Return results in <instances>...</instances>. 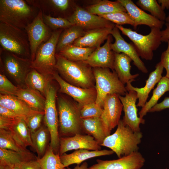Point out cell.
<instances>
[{
  "instance_id": "1",
  "label": "cell",
  "mask_w": 169,
  "mask_h": 169,
  "mask_svg": "<svg viewBox=\"0 0 169 169\" xmlns=\"http://www.w3.org/2000/svg\"><path fill=\"white\" fill-rule=\"evenodd\" d=\"M56 68L62 78L73 85L83 88L95 87V81L92 69L82 62L69 60L56 54Z\"/></svg>"
},
{
  "instance_id": "2",
  "label": "cell",
  "mask_w": 169,
  "mask_h": 169,
  "mask_svg": "<svg viewBox=\"0 0 169 169\" xmlns=\"http://www.w3.org/2000/svg\"><path fill=\"white\" fill-rule=\"evenodd\" d=\"M117 129L108 136L100 146L106 147L115 153L118 158L138 151L143 137L141 131L134 132L120 120Z\"/></svg>"
},
{
  "instance_id": "3",
  "label": "cell",
  "mask_w": 169,
  "mask_h": 169,
  "mask_svg": "<svg viewBox=\"0 0 169 169\" xmlns=\"http://www.w3.org/2000/svg\"><path fill=\"white\" fill-rule=\"evenodd\" d=\"M23 0H0V22L22 29L31 23L39 11Z\"/></svg>"
},
{
  "instance_id": "4",
  "label": "cell",
  "mask_w": 169,
  "mask_h": 169,
  "mask_svg": "<svg viewBox=\"0 0 169 169\" xmlns=\"http://www.w3.org/2000/svg\"><path fill=\"white\" fill-rule=\"evenodd\" d=\"M60 133L70 137L84 132L80 108L77 103L60 97L57 99Z\"/></svg>"
},
{
  "instance_id": "5",
  "label": "cell",
  "mask_w": 169,
  "mask_h": 169,
  "mask_svg": "<svg viewBox=\"0 0 169 169\" xmlns=\"http://www.w3.org/2000/svg\"><path fill=\"white\" fill-rule=\"evenodd\" d=\"M92 70L97 92L95 102L97 105L103 108L104 100L108 95H125L127 92L125 87L115 70L111 72L109 68H94Z\"/></svg>"
},
{
  "instance_id": "6",
  "label": "cell",
  "mask_w": 169,
  "mask_h": 169,
  "mask_svg": "<svg viewBox=\"0 0 169 169\" xmlns=\"http://www.w3.org/2000/svg\"><path fill=\"white\" fill-rule=\"evenodd\" d=\"M115 26L131 40L140 57L146 60L152 59L153 51L159 48L161 43L160 29L151 28L148 34L143 35L122 25L115 24Z\"/></svg>"
},
{
  "instance_id": "7",
  "label": "cell",
  "mask_w": 169,
  "mask_h": 169,
  "mask_svg": "<svg viewBox=\"0 0 169 169\" xmlns=\"http://www.w3.org/2000/svg\"><path fill=\"white\" fill-rule=\"evenodd\" d=\"M0 44L7 51L30 59L29 43L24 29L0 22Z\"/></svg>"
},
{
  "instance_id": "8",
  "label": "cell",
  "mask_w": 169,
  "mask_h": 169,
  "mask_svg": "<svg viewBox=\"0 0 169 169\" xmlns=\"http://www.w3.org/2000/svg\"><path fill=\"white\" fill-rule=\"evenodd\" d=\"M61 29L54 31L46 42L38 48L34 60L31 62V67L39 73L53 78L56 71V48Z\"/></svg>"
},
{
  "instance_id": "9",
  "label": "cell",
  "mask_w": 169,
  "mask_h": 169,
  "mask_svg": "<svg viewBox=\"0 0 169 169\" xmlns=\"http://www.w3.org/2000/svg\"><path fill=\"white\" fill-rule=\"evenodd\" d=\"M56 89L50 84L45 97L44 119V124L50 134L49 145L54 152L59 154L60 137L58 131L59 119L56 106Z\"/></svg>"
},
{
  "instance_id": "10",
  "label": "cell",
  "mask_w": 169,
  "mask_h": 169,
  "mask_svg": "<svg viewBox=\"0 0 169 169\" xmlns=\"http://www.w3.org/2000/svg\"><path fill=\"white\" fill-rule=\"evenodd\" d=\"M29 43L31 61L35 57L37 50L42 44L46 42L50 38L52 32L44 23L43 12L39 10L33 21L25 28Z\"/></svg>"
},
{
  "instance_id": "11",
  "label": "cell",
  "mask_w": 169,
  "mask_h": 169,
  "mask_svg": "<svg viewBox=\"0 0 169 169\" xmlns=\"http://www.w3.org/2000/svg\"><path fill=\"white\" fill-rule=\"evenodd\" d=\"M6 51L3 61L4 69L16 81L18 87L22 88V86L25 84L27 75L32 69L31 60Z\"/></svg>"
},
{
  "instance_id": "12",
  "label": "cell",
  "mask_w": 169,
  "mask_h": 169,
  "mask_svg": "<svg viewBox=\"0 0 169 169\" xmlns=\"http://www.w3.org/2000/svg\"><path fill=\"white\" fill-rule=\"evenodd\" d=\"M53 76L59 85V92L72 97L77 102L80 109L86 105L95 102L97 92L95 87L83 88L72 85L64 80L56 71L54 73Z\"/></svg>"
},
{
  "instance_id": "13",
  "label": "cell",
  "mask_w": 169,
  "mask_h": 169,
  "mask_svg": "<svg viewBox=\"0 0 169 169\" xmlns=\"http://www.w3.org/2000/svg\"><path fill=\"white\" fill-rule=\"evenodd\" d=\"M103 111L100 117L108 136L120 120L123 106L118 95L114 94L107 95L103 101Z\"/></svg>"
},
{
  "instance_id": "14",
  "label": "cell",
  "mask_w": 169,
  "mask_h": 169,
  "mask_svg": "<svg viewBox=\"0 0 169 169\" xmlns=\"http://www.w3.org/2000/svg\"><path fill=\"white\" fill-rule=\"evenodd\" d=\"M67 19L73 25L87 30L104 28H114L115 26L113 23L79 7H76L74 13Z\"/></svg>"
},
{
  "instance_id": "15",
  "label": "cell",
  "mask_w": 169,
  "mask_h": 169,
  "mask_svg": "<svg viewBox=\"0 0 169 169\" xmlns=\"http://www.w3.org/2000/svg\"><path fill=\"white\" fill-rule=\"evenodd\" d=\"M96 163L88 169H141L145 160L138 151L118 159L103 160L97 159Z\"/></svg>"
},
{
  "instance_id": "16",
  "label": "cell",
  "mask_w": 169,
  "mask_h": 169,
  "mask_svg": "<svg viewBox=\"0 0 169 169\" xmlns=\"http://www.w3.org/2000/svg\"><path fill=\"white\" fill-rule=\"evenodd\" d=\"M123 106L124 115L122 119L124 123L134 132L141 131L140 125L144 124L145 120L138 117L136 105L138 98L136 92L129 90L125 96L118 95Z\"/></svg>"
},
{
  "instance_id": "17",
  "label": "cell",
  "mask_w": 169,
  "mask_h": 169,
  "mask_svg": "<svg viewBox=\"0 0 169 169\" xmlns=\"http://www.w3.org/2000/svg\"><path fill=\"white\" fill-rule=\"evenodd\" d=\"M59 154L61 156L68 151L86 149L89 150H101V146L92 136L77 134L70 137H60Z\"/></svg>"
},
{
  "instance_id": "18",
  "label": "cell",
  "mask_w": 169,
  "mask_h": 169,
  "mask_svg": "<svg viewBox=\"0 0 169 169\" xmlns=\"http://www.w3.org/2000/svg\"><path fill=\"white\" fill-rule=\"evenodd\" d=\"M117 0L124 7L134 22L133 28L135 29L141 25H147L151 28L155 27L161 29L165 24V21L160 20L146 13L131 0Z\"/></svg>"
},
{
  "instance_id": "19",
  "label": "cell",
  "mask_w": 169,
  "mask_h": 169,
  "mask_svg": "<svg viewBox=\"0 0 169 169\" xmlns=\"http://www.w3.org/2000/svg\"><path fill=\"white\" fill-rule=\"evenodd\" d=\"M112 38L110 35L104 45L96 49L84 63L94 68H108L114 70L115 52L111 49Z\"/></svg>"
},
{
  "instance_id": "20",
  "label": "cell",
  "mask_w": 169,
  "mask_h": 169,
  "mask_svg": "<svg viewBox=\"0 0 169 169\" xmlns=\"http://www.w3.org/2000/svg\"><path fill=\"white\" fill-rule=\"evenodd\" d=\"M111 34L115 39V42L111 44V49L115 52L121 53L128 56L133 61V64L139 70L144 73L148 70L144 63L140 59L132 43L126 42L121 35L119 30L115 26L113 29Z\"/></svg>"
},
{
  "instance_id": "21",
  "label": "cell",
  "mask_w": 169,
  "mask_h": 169,
  "mask_svg": "<svg viewBox=\"0 0 169 169\" xmlns=\"http://www.w3.org/2000/svg\"><path fill=\"white\" fill-rule=\"evenodd\" d=\"M163 69L164 68L160 62L157 64L155 70L150 74L148 79L146 80V85L144 87L140 88L135 87L131 85V81H129L126 83L125 88L127 91L132 90L137 93L138 99V103L136 105L137 106L142 107L144 106L147 102L149 93L162 77V74Z\"/></svg>"
},
{
  "instance_id": "22",
  "label": "cell",
  "mask_w": 169,
  "mask_h": 169,
  "mask_svg": "<svg viewBox=\"0 0 169 169\" xmlns=\"http://www.w3.org/2000/svg\"><path fill=\"white\" fill-rule=\"evenodd\" d=\"M114 28H104L87 30L83 36L76 40L73 44L83 47L96 48L107 40Z\"/></svg>"
},
{
  "instance_id": "23",
  "label": "cell",
  "mask_w": 169,
  "mask_h": 169,
  "mask_svg": "<svg viewBox=\"0 0 169 169\" xmlns=\"http://www.w3.org/2000/svg\"><path fill=\"white\" fill-rule=\"evenodd\" d=\"M114 153L111 150L90 151L86 149H79L69 154L64 153L60 156V158L62 163L66 167L73 164L80 165L84 161L90 158L110 155Z\"/></svg>"
},
{
  "instance_id": "24",
  "label": "cell",
  "mask_w": 169,
  "mask_h": 169,
  "mask_svg": "<svg viewBox=\"0 0 169 169\" xmlns=\"http://www.w3.org/2000/svg\"><path fill=\"white\" fill-rule=\"evenodd\" d=\"M132 61L131 58L125 54L115 53L114 70L124 85L129 81H135V79L139 75L138 74L132 75L131 73Z\"/></svg>"
},
{
  "instance_id": "25",
  "label": "cell",
  "mask_w": 169,
  "mask_h": 169,
  "mask_svg": "<svg viewBox=\"0 0 169 169\" xmlns=\"http://www.w3.org/2000/svg\"><path fill=\"white\" fill-rule=\"evenodd\" d=\"M0 105L7 108L24 118L44 112L33 110L25 102L16 96L0 95Z\"/></svg>"
},
{
  "instance_id": "26",
  "label": "cell",
  "mask_w": 169,
  "mask_h": 169,
  "mask_svg": "<svg viewBox=\"0 0 169 169\" xmlns=\"http://www.w3.org/2000/svg\"><path fill=\"white\" fill-rule=\"evenodd\" d=\"M16 141L23 147H33L31 134L24 118L16 120L8 130Z\"/></svg>"
},
{
  "instance_id": "27",
  "label": "cell",
  "mask_w": 169,
  "mask_h": 169,
  "mask_svg": "<svg viewBox=\"0 0 169 169\" xmlns=\"http://www.w3.org/2000/svg\"><path fill=\"white\" fill-rule=\"evenodd\" d=\"M16 97L23 101L33 110L44 112L46 98L39 92L27 87H19Z\"/></svg>"
},
{
  "instance_id": "28",
  "label": "cell",
  "mask_w": 169,
  "mask_h": 169,
  "mask_svg": "<svg viewBox=\"0 0 169 169\" xmlns=\"http://www.w3.org/2000/svg\"><path fill=\"white\" fill-rule=\"evenodd\" d=\"M84 132L93 137L100 145L108 136L100 117L83 119Z\"/></svg>"
},
{
  "instance_id": "29",
  "label": "cell",
  "mask_w": 169,
  "mask_h": 169,
  "mask_svg": "<svg viewBox=\"0 0 169 169\" xmlns=\"http://www.w3.org/2000/svg\"><path fill=\"white\" fill-rule=\"evenodd\" d=\"M52 79L32 69L27 75L25 83L26 87L39 92L45 98Z\"/></svg>"
},
{
  "instance_id": "30",
  "label": "cell",
  "mask_w": 169,
  "mask_h": 169,
  "mask_svg": "<svg viewBox=\"0 0 169 169\" xmlns=\"http://www.w3.org/2000/svg\"><path fill=\"white\" fill-rule=\"evenodd\" d=\"M0 148L10 150L18 152L28 160L38 158L29 150L20 146L8 130L0 129Z\"/></svg>"
},
{
  "instance_id": "31",
  "label": "cell",
  "mask_w": 169,
  "mask_h": 169,
  "mask_svg": "<svg viewBox=\"0 0 169 169\" xmlns=\"http://www.w3.org/2000/svg\"><path fill=\"white\" fill-rule=\"evenodd\" d=\"M84 30L81 27L73 25L65 29L61 33L57 43L56 52L60 51L72 45L74 42L85 33Z\"/></svg>"
},
{
  "instance_id": "32",
  "label": "cell",
  "mask_w": 169,
  "mask_h": 169,
  "mask_svg": "<svg viewBox=\"0 0 169 169\" xmlns=\"http://www.w3.org/2000/svg\"><path fill=\"white\" fill-rule=\"evenodd\" d=\"M50 136L49 131L44 124L34 132L31 134L33 148L36 152L38 158L44 155L48 147Z\"/></svg>"
},
{
  "instance_id": "33",
  "label": "cell",
  "mask_w": 169,
  "mask_h": 169,
  "mask_svg": "<svg viewBox=\"0 0 169 169\" xmlns=\"http://www.w3.org/2000/svg\"><path fill=\"white\" fill-rule=\"evenodd\" d=\"M167 92H169V79L165 76L162 77L157 83L150 99L142 107L139 113V117L143 118L150 110L157 104L160 98Z\"/></svg>"
},
{
  "instance_id": "34",
  "label": "cell",
  "mask_w": 169,
  "mask_h": 169,
  "mask_svg": "<svg viewBox=\"0 0 169 169\" xmlns=\"http://www.w3.org/2000/svg\"><path fill=\"white\" fill-rule=\"evenodd\" d=\"M87 8V11L89 12L97 15L120 11L126 12L124 7L118 0L101 1L88 6Z\"/></svg>"
},
{
  "instance_id": "35",
  "label": "cell",
  "mask_w": 169,
  "mask_h": 169,
  "mask_svg": "<svg viewBox=\"0 0 169 169\" xmlns=\"http://www.w3.org/2000/svg\"><path fill=\"white\" fill-rule=\"evenodd\" d=\"M95 48L70 45L59 52V54L73 61L82 62L88 58Z\"/></svg>"
},
{
  "instance_id": "36",
  "label": "cell",
  "mask_w": 169,
  "mask_h": 169,
  "mask_svg": "<svg viewBox=\"0 0 169 169\" xmlns=\"http://www.w3.org/2000/svg\"><path fill=\"white\" fill-rule=\"evenodd\" d=\"M38 160L42 169H64L62 163L60 156L55 154L49 144L48 146L44 156Z\"/></svg>"
},
{
  "instance_id": "37",
  "label": "cell",
  "mask_w": 169,
  "mask_h": 169,
  "mask_svg": "<svg viewBox=\"0 0 169 169\" xmlns=\"http://www.w3.org/2000/svg\"><path fill=\"white\" fill-rule=\"evenodd\" d=\"M29 161L20 153L14 151L0 148V166H8L12 169L23 162Z\"/></svg>"
},
{
  "instance_id": "38",
  "label": "cell",
  "mask_w": 169,
  "mask_h": 169,
  "mask_svg": "<svg viewBox=\"0 0 169 169\" xmlns=\"http://www.w3.org/2000/svg\"><path fill=\"white\" fill-rule=\"evenodd\" d=\"M136 5L143 10L149 12L151 15L160 20L165 21L166 13L156 0H138Z\"/></svg>"
},
{
  "instance_id": "39",
  "label": "cell",
  "mask_w": 169,
  "mask_h": 169,
  "mask_svg": "<svg viewBox=\"0 0 169 169\" xmlns=\"http://www.w3.org/2000/svg\"><path fill=\"white\" fill-rule=\"evenodd\" d=\"M69 1L68 0H37L36 7L43 13L52 12L54 9L64 11L68 8Z\"/></svg>"
},
{
  "instance_id": "40",
  "label": "cell",
  "mask_w": 169,
  "mask_h": 169,
  "mask_svg": "<svg viewBox=\"0 0 169 169\" xmlns=\"http://www.w3.org/2000/svg\"><path fill=\"white\" fill-rule=\"evenodd\" d=\"M44 21L51 29L56 30L58 29L68 28L73 25L67 19L61 17L55 18L50 14L43 13Z\"/></svg>"
},
{
  "instance_id": "41",
  "label": "cell",
  "mask_w": 169,
  "mask_h": 169,
  "mask_svg": "<svg viewBox=\"0 0 169 169\" xmlns=\"http://www.w3.org/2000/svg\"><path fill=\"white\" fill-rule=\"evenodd\" d=\"M116 25L128 24L134 26V23L127 12L120 11L98 15Z\"/></svg>"
},
{
  "instance_id": "42",
  "label": "cell",
  "mask_w": 169,
  "mask_h": 169,
  "mask_svg": "<svg viewBox=\"0 0 169 169\" xmlns=\"http://www.w3.org/2000/svg\"><path fill=\"white\" fill-rule=\"evenodd\" d=\"M103 111V108L94 102L86 105L80 110L82 119L92 117H100Z\"/></svg>"
},
{
  "instance_id": "43",
  "label": "cell",
  "mask_w": 169,
  "mask_h": 169,
  "mask_svg": "<svg viewBox=\"0 0 169 169\" xmlns=\"http://www.w3.org/2000/svg\"><path fill=\"white\" fill-rule=\"evenodd\" d=\"M19 87L13 84L4 74H0V92L2 95L16 96Z\"/></svg>"
},
{
  "instance_id": "44",
  "label": "cell",
  "mask_w": 169,
  "mask_h": 169,
  "mask_svg": "<svg viewBox=\"0 0 169 169\" xmlns=\"http://www.w3.org/2000/svg\"><path fill=\"white\" fill-rule=\"evenodd\" d=\"M44 112H42L24 118L30 130L31 134L35 132L42 125L41 123L44 118Z\"/></svg>"
},
{
  "instance_id": "45",
  "label": "cell",
  "mask_w": 169,
  "mask_h": 169,
  "mask_svg": "<svg viewBox=\"0 0 169 169\" xmlns=\"http://www.w3.org/2000/svg\"><path fill=\"white\" fill-rule=\"evenodd\" d=\"M167 43V48L162 53L160 62L164 68L166 69V74L165 76L169 79V40Z\"/></svg>"
},
{
  "instance_id": "46",
  "label": "cell",
  "mask_w": 169,
  "mask_h": 169,
  "mask_svg": "<svg viewBox=\"0 0 169 169\" xmlns=\"http://www.w3.org/2000/svg\"><path fill=\"white\" fill-rule=\"evenodd\" d=\"M0 116L12 119L24 118V117L16 114L10 110L1 105H0Z\"/></svg>"
},
{
  "instance_id": "47",
  "label": "cell",
  "mask_w": 169,
  "mask_h": 169,
  "mask_svg": "<svg viewBox=\"0 0 169 169\" xmlns=\"http://www.w3.org/2000/svg\"><path fill=\"white\" fill-rule=\"evenodd\" d=\"M20 166L21 169H42L38 159L24 161L21 163Z\"/></svg>"
},
{
  "instance_id": "48",
  "label": "cell",
  "mask_w": 169,
  "mask_h": 169,
  "mask_svg": "<svg viewBox=\"0 0 169 169\" xmlns=\"http://www.w3.org/2000/svg\"><path fill=\"white\" fill-rule=\"evenodd\" d=\"M169 108V97H165L161 102L157 103L149 111V112H154Z\"/></svg>"
},
{
  "instance_id": "49",
  "label": "cell",
  "mask_w": 169,
  "mask_h": 169,
  "mask_svg": "<svg viewBox=\"0 0 169 169\" xmlns=\"http://www.w3.org/2000/svg\"><path fill=\"white\" fill-rule=\"evenodd\" d=\"M17 119H10L0 116V129L8 130Z\"/></svg>"
},
{
  "instance_id": "50",
  "label": "cell",
  "mask_w": 169,
  "mask_h": 169,
  "mask_svg": "<svg viewBox=\"0 0 169 169\" xmlns=\"http://www.w3.org/2000/svg\"><path fill=\"white\" fill-rule=\"evenodd\" d=\"M166 28L161 31V42H167L169 40V23H165Z\"/></svg>"
},
{
  "instance_id": "51",
  "label": "cell",
  "mask_w": 169,
  "mask_h": 169,
  "mask_svg": "<svg viewBox=\"0 0 169 169\" xmlns=\"http://www.w3.org/2000/svg\"><path fill=\"white\" fill-rule=\"evenodd\" d=\"M157 2L160 4L163 10L169 9V0H158Z\"/></svg>"
},
{
  "instance_id": "52",
  "label": "cell",
  "mask_w": 169,
  "mask_h": 169,
  "mask_svg": "<svg viewBox=\"0 0 169 169\" xmlns=\"http://www.w3.org/2000/svg\"><path fill=\"white\" fill-rule=\"evenodd\" d=\"M88 164L86 162H83L80 165H77L74 168H65L64 169H88Z\"/></svg>"
},
{
  "instance_id": "53",
  "label": "cell",
  "mask_w": 169,
  "mask_h": 169,
  "mask_svg": "<svg viewBox=\"0 0 169 169\" xmlns=\"http://www.w3.org/2000/svg\"><path fill=\"white\" fill-rule=\"evenodd\" d=\"M13 169H21L20 165H18L15 166Z\"/></svg>"
},
{
  "instance_id": "54",
  "label": "cell",
  "mask_w": 169,
  "mask_h": 169,
  "mask_svg": "<svg viewBox=\"0 0 169 169\" xmlns=\"http://www.w3.org/2000/svg\"><path fill=\"white\" fill-rule=\"evenodd\" d=\"M165 21L166 23H169V13L167 16L166 17Z\"/></svg>"
},
{
  "instance_id": "55",
  "label": "cell",
  "mask_w": 169,
  "mask_h": 169,
  "mask_svg": "<svg viewBox=\"0 0 169 169\" xmlns=\"http://www.w3.org/2000/svg\"><path fill=\"white\" fill-rule=\"evenodd\" d=\"M5 169H13L11 167H10L9 166H5Z\"/></svg>"
}]
</instances>
